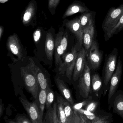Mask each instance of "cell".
<instances>
[{
    "label": "cell",
    "instance_id": "1",
    "mask_svg": "<svg viewBox=\"0 0 123 123\" xmlns=\"http://www.w3.org/2000/svg\"><path fill=\"white\" fill-rule=\"evenodd\" d=\"M118 50L114 48L113 50L106 57L103 70L104 95H106L110 84V80L116 70L117 63Z\"/></svg>",
    "mask_w": 123,
    "mask_h": 123
},
{
    "label": "cell",
    "instance_id": "2",
    "mask_svg": "<svg viewBox=\"0 0 123 123\" xmlns=\"http://www.w3.org/2000/svg\"><path fill=\"white\" fill-rule=\"evenodd\" d=\"M123 15V4L117 8L109 10L102 24V28L105 36L118 23Z\"/></svg>",
    "mask_w": 123,
    "mask_h": 123
},
{
    "label": "cell",
    "instance_id": "3",
    "mask_svg": "<svg viewBox=\"0 0 123 123\" xmlns=\"http://www.w3.org/2000/svg\"><path fill=\"white\" fill-rule=\"evenodd\" d=\"M20 73L27 90L34 98L36 99L38 96L39 85L36 76L28 65L26 67L21 68Z\"/></svg>",
    "mask_w": 123,
    "mask_h": 123
},
{
    "label": "cell",
    "instance_id": "4",
    "mask_svg": "<svg viewBox=\"0 0 123 123\" xmlns=\"http://www.w3.org/2000/svg\"><path fill=\"white\" fill-rule=\"evenodd\" d=\"M78 52L75 46L70 52L65 54L62 57L64 62L59 70L62 74L65 72L67 77L69 80H71L74 71Z\"/></svg>",
    "mask_w": 123,
    "mask_h": 123
},
{
    "label": "cell",
    "instance_id": "5",
    "mask_svg": "<svg viewBox=\"0 0 123 123\" xmlns=\"http://www.w3.org/2000/svg\"><path fill=\"white\" fill-rule=\"evenodd\" d=\"M90 68L87 61L86 63L85 69L79 78L78 88L80 95L87 99L91 93V78Z\"/></svg>",
    "mask_w": 123,
    "mask_h": 123
},
{
    "label": "cell",
    "instance_id": "6",
    "mask_svg": "<svg viewBox=\"0 0 123 123\" xmlns=\"http://www.w3.org/2000/svg\"><path fill=\"white\" fill-rule=\"evenodd\" d=\"M103 58V54L99 49L98 42L94 40L87 52V61L90 69L94 70L98 69Z\"/></svg>",
    "mask_w": 123,
    "mask_h": 123
},
{
    "label": "cell",
    "instance_id": "7",
    "mask_svg": "<svg viewBox=\"0 0 123 123\" xmlns=\"http://www.w3.org/2000/svg\"><path fill=\"white\" fill-rule=\"evenodd\" d=\"M19 99L32 123H43V116L36 102H30L21 98Z\"/></svg>",
    "mask_w": 123,
    "mask_h": 123
},
{
    "label": "cell",
    "instance_id": "8",
    "mask_svg": "<svg viewBox=\"0 0 123 123\" xmlns=\"http://www.w3.org/2000/svg\"><path fill=\"white\" fill-rule=\"evenodd\" d=\"M122 73V62L121 60V57L119 56L116 70L112 75L110 80L108 96V104L109 103L113 95L118 90L119 85L121 81Z\"/></svg>",
    "mask_w": 123,
    "mask_h": 123
},
{
    "label": "cell",
    "instance_id": "9",
    "mask_svg": "<svg viewBox=\"0 0 123 123\" xmlns=\"http://www.w3.org/2000/svg\"><path fill=\"white\" fill-rule=\"evenodd\" d=\"M66 27L75 36L78 46L80 48L83 44V30L79 18L71 20H67Z\"/></svg>",
    "mask_w": 123,
    "mask_h": 123
},
{
    "label": "cell",
    "instance_id": "10",
    "mask_svg": "<svg viewBox=\"0 0 123 123\" xmlns=\"http://www.w3.org/2000/svg\"><path fill=\"white\" fill-rule=\"evenodd\" d=\"M87 52L85 48H81L78 52L73 71V80H77L85 69L86 63L87 61Z\"/></svg>",
    "mask_w": 123,
    "mask_h": 123
},
{
    "label": "cell",
    "instance_id": "11",
    "mask_svg": "<svg viewBox=\"0 0 123 123\" xmlns=\"http://www.w3.org/2000/svg\"><path fill=\"white\" fill-rule=\"evenodd\" d=\"M108 109L112 108L114 113L117 114L123 119V92L117 91L111 97L108 104Z\"/></svg>",
    "mask_w": 123,
    "mask_h": 123
},
{
    "label": "cell",
    "instance_id": "12",
    "mask_svg": "<svg viewBox=\"0 0 123 123\" xmlns=\"http://www.w3.org/2000/svg\"><path fill=\"white\" fill-rule=\"evenodd\" d=\"M8 49L12 54L16 56L19 60L23 57L22 47L18 35L14 33L8 38L7 42Z\"/></svg>",
    "mask_w": 123,
    "mask_h": 123
},
{
    "label": "cell",
    "instance_id": "13",
    "mask_svg": "<svg viewBox=\"0 0 123 123\" xmlns=\"http://www.w3.org/2000/svg\"><path fill=\"white\" fill-rule=\"evenodd\" d=\"M37 8L36 2L34 0H32L29 3L22 16V22L25 26L31 25L32 22L36 19Z\"/></svg>",
    "mask_w": 123,
    "mask_h": 123
},
{
    "label": "cell",
    "instance_id": "14",
    "mask_svg": "<svg viewBox=\"0 0 123 123\" xmlns=\"http://www.w3.org/2000/svg\"><path fill=\"white\" fill-rule=\"evenodd\" d=\"M30 63L28 65V66L36 76L41 89L47 90L49 86L46 77L40 68L36 65L32 59L30 58Z\"/></svg>",
    "mask_w": 123,
    "mask_h": 123
},
{
    "label": "cell",
    "instance_id": "15",
    "mask_svg": "<svg viewBox=\"0 0 123 123\" xmlns=\"http://www.w3.org/2000/svg\"><path fill=\"white\" fill-rule=\"evenodd\" d=\"M95 27L92 19L89 25L83 29V44L87 52L90 49L94 41Z\"/></svg>",
    "mask_w": 123,
    "mask_h": 123
},
{
    "label": "cell",
    "instance_id": "16",
    "mask_svg": "<svg viewBox=\"0 0 123 123\" xmlns=\"http://www.w3.org/2000/svg\"><path fill=\"white\" fill-rule=\"evenodd\" d=\"M63 32L60 31L55 39V64L56 65H59V69L61 68L62 64V56L65 54L63 47L61 44V39L63 37Z\"/></svg>",
    "mask_w": 123,
    "mask_h": 123
},
{
    "label": "cell",
    "instance_id": "17",
    "mask_svg": "<svg viewBox=\"0 0 123 123\" xmlns=\"http://www.w3.org/2000/svg\"><path fill=\"white\" fill-rule=\"evenodd\" d=\"M90 12L84 3L80 1H75L69 6L62 16V19L71 16L77 13H83Z\"/></svg>",
    "mask_w": 123,
    "mask_h": 123
},
{
    "label": "cell",
    "instance_id": "18",
    "mask_svg": "<svg viewBox=\"0 0 123 123\" xmlns=\"http://www.w3.org/2000/svg\"><path fill=\"white\" fill-rule=\"evenodd\" d=\"M64 108L67 119V123H80L77 112L67 100L64 99Z\"/></svg>",
    "mask_w": 123,
    "mask_h": 123
},
{
    "label": "cell",
    "instance_id": "19",
    "mask_svg": "<svg viewBox=\"0 0 123 123\" xmlns=\"http://www.w3.org/2000/svg\"><path fill=\"white\" fill-rule=\"evenodd\" d=\"M43 123H61L58 115L56 102H54L53 106H51L47 109Z\"/></svg>",
    "mask_w": 123,
    "mask_h": 123
},
{
    "label": "cell",
    "instance_id": "20",
    "mask_svg": "<svg viewBox=\"0 0 123 123\" xmlns=\"http://www.w3.org/2000/svg\"><path fill=\"white\" fill-rule=\"evenodd\" d=\"M55 82L58 90L65 99L69 102L72 106L74 105V101L72 94L69 88L65 84L63 80L57 77L55 79Z\"/></svg>",
    "mask_w": 123,
    "mask_h": 123
},
{
    "label": "cell",
    "instance_id": "21",
    "mask_svg": "<svg viewBox=\"0 0 123 123\" xmlns=\"http://www.w3.org/2000/svg\"><path fill=\"white\" fill-rule=\"evenodd\" d=\"M55 48V40L53 35L50 32L47 34L45 44V51L48 59L51 60L53 59V53Z\"/></svg>",
    "mask_w": 123,
    "mask_h": 123
},
{
    "label": "cell",
    "instance_id": "22",
    "mask_svg": "<svg viewBox=\"0 0 123 123\" xmlns=\"http://www.w3.org/2000/svg\"><path fill=\"white\" fill-rule=\"evenodd\" d=\"M64 99L61 96H57L56 101L57 111L61 123H67V118L64 108Z\"/></svg>",
    "mask_w": 123,
    "mask_h": 123
},
{
    "label": "cell",
    "instance_id": "23",
    "mask_svg": "<svg viewBox=\"0 0 123 123\" xmlns=\"http://www.w3.org/2000/svg\"><path fill=\"white\" fill-rule=\"evenodd\" d=\"M91 80L93 91L96 96H98V92L101 89L103 83L98 73L93 75Z\"/></svg>",
    "mask_w": 123,
    "mask_h": 123
},
{
    "label": "cell",
    "instance_id": "24",
    "mask_svg": "<svg viewBox=\"0 0 123 123\" xmlns=\"http://www.w3.org/2000/svg\"><path fill=\"white\" fill-rule=\"evenodd\" d=\"M123 29V15L120 18L116 25L104 37L106 41L109 40L114 35L117 34Z\"/></svg>",
    "mask_w": 123,
    "mask_h": 123
},
{
    "label": "cell",
    "instance_id": "25",
    "mask_svg": "<svg viewBox=\"0 0 123 123\" xmlns=\"http://www.w3.org/2000/svg\"><path fill=\"white\" fill-rule=\"evenodd\" d=\"M78 18L80 20V24L83 30L87 26L91 20L93 19L92 13L90 12L83 13Z\"/></svg>",
    "mask_w": 123,
    "mask_h": 123
},
{
    "label": "cell",
    "instance_id": "26",
    "mask_svg": "<svg viewBox=\"0 0 123 123\" xmlns=\"http://www.w3.org/2000/svg\"><path fill=\"white\" fill-rule=\"evenodd\" d=\"M47 98L46 90L41 89L39 95V109L42 115L43 116L44 108L46 105Z\"/></svg>",
    "mask_w": 123,
    "mask_h": 123
},
{
    "label": "cell",
    "instance_id": "27",
    "mask_svg": "<svg viewBox=\"0 0 123 123\" xmlns=\"http://www.w3.org/2000/svg\"><path fill=\"white\" fill-rule=\"evenodd\" d=\"M99 106L100 103L98 101L92 100L83 109L92 113H97Z\"/></svg>",
    "mask_w": 123,
    "mask_h": 123
},
{
    "label": "cell",
    "instance_id": "28",
    "mask_svg": "<svg viewBox=\"0 0 123 123\" xmlns=\"http://www.w3.org/2000/svg\"><path fill=\"white\" fill-rule=\"evenodd\" d=\"M113 122L111 117L109 115H101L98 114L91 123H109Z\"/></svg>",
    "mask_w": 123,
    "mask_h": 123
},
{
    "label": "cell",
    "instance_id": "29",
    "mask_svg": "<svg viewBox=\"0 0 123 123\" xmlns=\"http://www.w3.org/2000/svg\"><path fill=\"white\" fill-rule=\"evenodd\" d=\"M47 90V98L46 102V107L48 109L51 106L54 100V93L51 89L49 86Z\"/></svg>",
    "mask_w": 123,
    "mask_h": 123
},
{
    "label": "cell",
    "instance_id": "30",
    "mask_svg": "<svg viewBox=\"0 0 123 123\" xmlns=\"http://www.w3.org/2000/svg\"><path fill=\"white\" fill-rule=\"evenodd\" d=\"M60 0H49L48 7L49 10L52 15L55 14V10L59 3Z\"/></svg>",
    "mask_w": 123,
    "mask_h": 123
},
{
    "label": "cell",
    "instance_id": "31",
    "mask_svg": "<svg viewBox=\"0 0 123 123\" xmlns=\"http://www.w3.org/2000/svg\"><path fill=\"white\" fill-rule=\"evenodd\" d=\"M92 100V97L90 96L87 98L86 100L81 103L77 104L72 106L73 108L75 111L79 110L80 109H83L91 100Z\"/></svg>",
    "mask_w": 123,
    "mask_h": 123
},
{
    "label": "cell",
    "instance_id": "32",
    "mask_svg": "<svg viewBox=\"0 0 123 123\" xmlns=\"http://www.w3.org/2000/svg\"><path fill=\"white\" fill-rule=\"evenodd\" d=\"M15 123H31V121L29 119L23 115H20L16 117L14 119Z\"/></svg>",
    "mask_w": 123,
    "mask_h": 123
},
{
    "label": "cell",
    "instance_id": "33",
    "mask_svg": "<svg viewBox=\"0 0 123 123\" xmlns=\"http://www.w3.org/2000/svg\"><path fill=\"white\" fill-rule=\"evenodd\" d=\"M68 35L67 33H65L62 37L61 39V44L64 49L65 54V51L67 49L68 46Z\"/></svg>",
    "mask_w": 123,
    "mask_h": 123
},
{
    "label": "cell",
    "instance_id": "34",
    "mask_svg": "<svg viewBox=\"0 0 123 123\" xmlns=\"http://www.w3.org/2000/svg\"><path fill=\"white\" fill-rule=\"evenodd\" d=\"M41 36V30L40 29H37L34 32L33 34L34 41L36 43H38L40 40Z\"/></svg>",
    "mask_w": 123,
    "mask_h": 123
},
{
    "label": "cell",
    "instance_id": "35",
    "mask_svg": "<svg viewBox=\"0 0 123 123\" xmlns=\"http://www.w3.org/2000/svg\"><path fill=\"white\" fill-rule=\"evenodd\" d=\"M80 119V123H91V121L84 114L77 112Z\"/></svg>",
    "mask_w": 123,
    "mask_h": 123
},
{
    "label": "cell",
    "instance_id": "36",
    "mask_svg": "<svg viewBox=\"0 0 123 123\" xmlns=\"http://www.w3.org/2000/svg\"><path fill=\"white\" fill-rule=\"evenodd\" d=\"M4 110V104L2 102V100H0V116H2Z\"/></svg>",
    "mask_w": 123,
    "mask_h": 123
},
{
    "label": "cell",
    "instance_id": "37",
    "mask_svg": "<svg viewBox=\"0 0 123 123\" xmlns=\"http://www.w3.org/2000/svg\"><path fill=\"white\" fill-rule=\"evenodd\" d=\"M4 27L2 26H0V39H1L4 32Z\"/></svg>",
    "mask_w": 123,
    "mask_h": 123
},
{
    "label": "cell",
    "instance_id": "38",
    "mask_svg": "<svg viewBox=\"0 0 123 123\" xmlns=\"http://www.w3.org/2000/svg\"><path fill=\"white\" fill-rule=\"evenodd\" d=\"M8 0H0V2L2 3H4L7 2Z\"/></svg>",
    "mask_w": 123,
    "mask_h": 123
}]
</instances>
